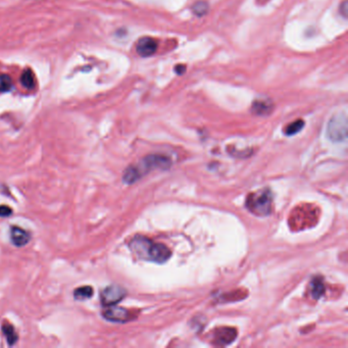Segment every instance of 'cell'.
<instances>
[{
  "label": "cell",
  "mask_w": 348,
  "mask_h": 348,
  "mask_svg": "<svg viewBox=\"0 0 348 348\" xmlns=\"http://www.w3.org/2000/svg\"><path fill=\"white\" fill-rule=\"evenodd\" d=\"M131 250L141 259L164 263L171 257V250L162 243H154L143 236L134 237L129 244Z\"/></svg>",
  "instance_id": "6da1fadb"
},
{
  "label": "cell",
  "mask_w": 348,
  "mask_h": 348,
  "mask_svg": "<svg viewBox=\"0 0 348 348\" xmlns=\"http://www.w3.org/2000/svg\"><path fill=\"white\" fill-rule=\"evenodd\" d=\"M171 160L164 156L151 154L142 159L138 165L131 166L126 169L123 175V181L131 185L140 179L143 175L153 171V170H168L171 167Z\"/></svg>",
  "instance_id": "7a4b0ae2"
},
{
  "label": "cell",
  "mask_w": 348,
  "mask_h": 348,
  "mask_svg": "<svg viewBox=\"0 0 348 348\" xmlns=\"http://www.w3.org/2000/svg\"><path fill=\"white\" fill-rule=\"evenodd\" d=\"M272 192L268 189H263L249 194L246 200V206L253 215L265 217L272 212Z\"/></svg>",
  "instance_id": "3957f363"
},
{
  "label": "cell",
  "mask_w": 348,
  "mask_h": 348,
  "mask_svg": "<svg viewBox=\"0 0 348 348\" xmlns=\"http://www.w3.org/2000/svg\"><path fill=\"white\" fill-rule=\"evenodd\" d=\"M327 135L334 142L345 140L347 137V119L345 114H337L331 118L327 127Z\"/></svg>",
  "instance_id": "277c9868"
},
{
  "label": "cell",
  "mask_w": 348,
  "mask_h": 348,
  "mask_svg": "<svg viewBox=\"0 0 348 348\" xmlns=\"http://www.w3.org/2000/svg\"><path fill=\"white\" fill-rule=\"evenodd\" d=\"M126 290L120 286L112 285L104 288L100 294L101 304L104 307L112 306L122 301V299L126 296Z\"/></svg>",
  "instance_id": "5b68a950"
},
{
  "label": "cell",
  "mask_w": 348,
  "mask_h": 348,
  "mask_svg": "<svg viewBox=\"0 0 348 348\" xmlns=\"http://www.w3.org/2000/svg\"><path fill=\"white\" fill-rule=\"evenodd\" d=\"M102 317L112 323H126L131 320V314L128 310L114 305L106 307L102 312Z\"/></svg>",
  "instance_id": "8992f818"
},
{
  "label": "cell",
  "mask_w": 348,
  "mask_h": 348,
  "mask_svg": "<svg viewBox=\"0 0 348 348\" xmlns=\"http://www.w3.org/2000/svg\"><path fill=\"white\" fill-rule=\"evenodd\" d=\"M158 41L151 37H143L139 39L136 44L137 53L142 57H148L154 54L158 50Z\"/></svg>",
  "instance_id": "52a82bcc"
},
{
  "label": "cell",
  "mask_w": 348,
  "mask_h": 348,
  "mask_svg": "<svg viewBox=\"0 0 348 348\" xmlns=\"http://www.w3.org/2000/svg\"><path fill=\"white\" fill-rule=\"evenodd\" d=\"M31 238V234L23 228L18 226H13L11 228V240L14 245L18 247L25 246L30 242Z\"/></svg>",
  "instance_id": "ba28073f"
},
{
  "label": "cell",
  "mask_w": 348,
  "mask_h": 348,
  "mask_svg": "<svg viewBox=\"0 0 348 348\" xmlns=\"http://www.w3.org/2000/svg\"><path fill=\"white\" fill-rule=\"evenodd\" d=\"M215 340L217 342V344L219 345H227L230 344L231 342H233L237 336V333L234 329H230V328H222L219 329L216 333H215Z\"/></svg>",
  "instance_id": "9c48e42d"
},
{
  "label": "cell",
  "mask_w": 348,
  "mask_h": 348,
  "mask_svg": "<svg viewBox=\"0 0 348 348\" xmlns=\"http://www.w3.org/2000/svg\"><path fill=\"white\" fill-rule=\"evenodd\" d=\"M273 107V102L269 99H256L251 106V111L257 115H266L272 112Z\"/></svg>",
  "instance_id": "30bf717a"
},
{
  "label": "cell",
  "mask_w": 348,
  "mask_h": 348,
  "mask_svg": "<svg viewBox=\"0 0 348 348\" xmlns=\"http://www.w3.org/2000/svg\"><path fill=\"white\" fill-rule=\"evenodd\" d=\"M3 333L6 336L9 345L13 346V345H15L17 343V341L19 339V336L16 333V330H15L13 325H11V324H4L3 325Z\"/></svg>",
  "instance_id": "8fae6325"
},
{
  "label": "cell",
  "mask_w": 348,
  "mask_h": 348,
  "mask_svg": "<svg viewBox=\"0 0 348 348\" xmlns=\"http://www.w3.org/2000/svg\"><path fill=\"white\" fill-rule=\"evenodd\" d=\"M21 82H22V85L28 90H31L34 88L35 77H34V74L30 68H26L25 71L23 72L22 77H21Z\"/></svg>",
  "instance_id": "7c38bea8"
},
{
  "label": "cell",
  "mask_w": 348,
  "mask_h": 348,
  "mask_svg": "<svg viewBox=\"0 0 348 348\" xmlns=\"http://www.w3.org/2000/svg\"><path fill=\"white\" fill-rule=\"evenodd\" d=\"M93 288L91 286H83L80 288H77L74 291V297L76 300H86L93 296Z\"/></svg>",
  "instance_id": "4fadbf2b"
},
{
  "label": "cell",
  "mask_w": 348,
  "mask_h": 348,
  "mask_svg": "<svg viewBox=\"0 0 348 348\" xmlns=\"http://www.w3.org/2000/svg\"><path fill=\"white\" fill-rule=\"evenodd\" d=\"M13 79L7 74H0V93L9 92L13 89Z\"/></svg>",
  "instance_id": "5bb4252c"
},
{
  "label": "cell",
  "mask_w": 348,
  "mask_h": 348,
  "mask_svg": "<svg viewBox=\"0 0 348 348\" xmlns=\"http://www.w3.org/2000/svg\"><path fill=\"white\" fill-rule=\"evenodd\" d=\"M325 292V287L321 279H315L312 283V294L313 297L318 300Z\"/></svg>",
  "instance_id": "9a60e30c"
},
{
  "label": "cell",
  "mask_w": 348,
  "mask_h": 348,
  "mask_svg": "<svg viewBox=\"0 0 348 348\" xmlns=\"http://www.w3.org/2000/svg\"><path fill=\"white\" fill-rule=\"evenodd\" d=\"M303 127H304V122L302 120H297V121L291 123L290 125H288L286 127L285 134L287 136H293V135L297 134L298 132H300Z\"/></svg>",
  "instance_id": "2e32d148"
},
{
  "label": "cell",
  "mask_w": 348,
  "mask_h": 348,
  "mask_svg": "<svg viewBox=\"0 0 348 348\" xmlns=\"http://www.w3.org/2000/svg\"><path fill=\"white\" fill-rule=\"evenodd\" d=\"M192 12L197 17H203L208 13V5L205 2H197L193 5Z\"/></svg>",
  "instance_id": "e0dca14e"
},
{
  "label": "cell",
  "mask_w": 348,
  "mask_h": 348,
  "mask_svg": "<svg viewBox=\"0 0 348 348\" xmlns=\"http://www.w3.org/2000/svg\"><path fill=\"white\" fill-rule=\"evenodd\" d=\"M13 214V210L8 205H0V218H8Z\"/></svg>",
  "instance_id": "ac0fdd59"
},
{
  "label": "cell",
  "mask_w": 348,
  "mask_h": 348,
  "mask_svg": "<svg viewBox=\"0 0 348 348\" xmlns=\"http://www.w3.org/2000/svg\"><path fill=\"white\" fill-rule=\"evenodd\" d=\"M347 10H348L347 2H346V0H344V2L342 3V5L340 6V14H342V16L344 18H347Z\"/></svg>",
  "instance_id": "d6986e66"
},
{
  "label": "cell",
  "mask_w": 348,
  "mask_h": 348,
  "mask_svg": "<svg viewBox=\"0 0 348 348\" xmlns=\"http://www.w3.org/2000/svg\"><path fill=\"white\" fill-rule=\"evenodd\" d=\"M185 71H186V66L183 65V64L176 65V67H175V72H176L178 75H182Z\"/></svg>",
  "instance_id": "ffe728a7"
}]
</instances>
